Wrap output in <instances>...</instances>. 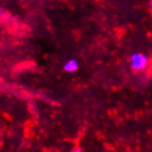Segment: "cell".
<instances>
[{
	"instance_id": "1",
	"label": "cell",
	"mask_w": 152,
	"mask_h": 152,
	"mask_svg": "<svg viewBox=\"0 0 152 152\" xmlns=\"http://www.w3.org/2000/svg\"><path fill=\"white\" fill-rule=\"evenodd\" d=\"M129 63L131 69L136 72H141L148 67L149 57L143 53H133L129 57Z\"/></svg>"
},
{
	"instance_id": "2",
	"label": "cell",
	"mask_w": 152,
	"mask_h": 152,
	"mask_svg": "<svg viewBox=\"0 0 152 152\" xmlns=\"http://www.w3.org/2000/svg\"><path fill=\"white\" fill-rule=\"evenodd\" d=\"M63 69H64L65 72L67 73H74L78 69V62L72 58V60H69L67 62H65V64L63 65Z\"/></svg>"
},
{
	"instance_id": "3",
	"label": "cell",
	"mask_w": 152,
	"mask_h": 152,
	"mask_svg": "<svg viewBox=\"0 0 152 152\" xmlns=\"http://www.w3.org/2000/svg\"><path fill=\"white\" fill-rule=\"evenodd\" d=\"M149 9H150V11L152 12V0H150V2H149Z\"/></svg>"
}]
</instances>
